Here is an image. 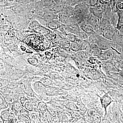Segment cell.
I'll return each instance as SVG.
<instances>
[{
  "instance_id": "52a82bcc",
  "label": "cell",
  "mask_w": 123,
  "mask_h": 123,
  "mask_svg": "<svg viewBox=\"0 0 123 123\" xmlns=\"http://www.w3.org/2000/svg\"><path fill=\"white\" fill-rule=\"evenodd\" d=\"M100 99L102 106L105 108L106 111V114L107 108L108 106L111 103L112 101L111 98L109 96L107 93H105V94L102 97H100Z\"/></svg>"
},
{
  "instance_id": "9c48e42d",
  "label": "cell",
  "mask_w": 123,
  "mask_h": 123,
  "mask_svg": "<svg viewBox=\"0 0 123 123\" xmlns=\"http://www.w3.org/2000/svg\"><path fill=\"white\" fill-rule=\"evenodd\" d=\"M42 2L46 6H50L53 4L54 1L53 0H42Z\"/></svg>"
},
{
  "instance_id": "5b68a950",
  "label": "cell",
  "mask_w": 123,
  "mask_h": 123,
  "mask_svg": "<svg viewBox=\"0 0 123 123\" xmlns=\"http://www.w3.org/2000/svg\"><path fill=\"white\" fill-rule=\"evenodd\" d=\"M116 30V27L112 25H111L105 29L102 36L106 39L112 41Z\"/></svg>"
},
{
  "instance_id": "6da1fadb",
  "label": "cell",
  "mask_w": 123,
  "mask_h": 123,
  "mask_svg": "<svg viewBox=\"0 0 123 123\" xmlns=\"http://www.w3.org/2000/svg\"><path fill=\"white\" fill-rule=\"evenodd\" d=\"M29 44L34 48L42 50L43 48V38L42 36L33 35L29 39Z\"/></svg>"
},
{
  "instance_id": "3957f363",
  "label": "cell",
  "mask_w": 123,
  "mask_h": 123,
  "mask_svg": "<svg viewBox=\"0 0 123 123\" xmlns=\"http://www.w3.org/2000/svg\"><path fill=\"white\" fill-rule=\"evenodd\" d=\"M86 21L92 26L95 32L99 34L101 21L100 19L90 13Z\"/></svg>"
},
{
  "instance_id": "7a4b0ae2",
  "label": "cell",
  "mask_w": 123,
  "mask_h": 123,
  "mask_svg": "<svg viewBox=\"0 0 123 123\" xmlns=\"http://www.w3.org/2000/svg\"><path fill=\"white\" fill-rule=\"evenodd\" d=\"M108 6V5L100 4L97 6L90 7L89 10L91 13L98 18L101 21L103 17L104 13Z\"/></svg>"
},
{
  "instance_id": "277c9868",
  "label": "cell",
  "mask_w": 123,
  "mask_h": 123,
  "mask_svg": "<svg viewBox=\"0 0 123 123\" xmlns=\"http://www.w3.org/2000/svg\"><path fill=\"white\" fill-rule=\"evenodd\" d=\"M113 43L112 41L109 40L99 35L97 45L102 50H106L111 48Z\"/></svg>"
},
{
  "instance_id": "ba28073f",
  "label": "cell",
  "mask_w": 123,
  "mask_h": 123,
  "mask_svg": "<svg viewBox=\"0 0 123 123\" xmlns=\"http://www.w3.org/2000/svg\"><path fill=\"white\" fill-rule=\"evenodd\" d=\"M112 50L111 49L104 50L103 52L102 53H101L102 57L104 58L105 60L111 59L112 58Z\"/></svg>"
},
{
  "instance_id": "8992f818",
  "label": "cell",
  "mask_w": 123,
  "mask_h": 123,
  "mask_svg": "<svg viewBox=\"0 0 123 123\" xmlns=\"http://www.w3.org/2000/svg\"><path fill=\"white\" fill-rule=\"evenodd\" d=\"M80 24L82 30L86 33L88 36L95 33L92 26L86 21H84L80 23Z\"/></svg>"
}]
</instances>
